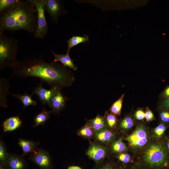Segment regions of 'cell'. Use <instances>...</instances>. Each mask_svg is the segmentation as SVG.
<instances>
[{
  "instance_id": "obj_16",
  "label": "cell",
  "mask_w": 169,
  "mask_h": 169,
  "mask_svg": "<svg viewBox=\"0 0 169 169\" xmlns=\"http://www.w3.org/2000/svg\"><path fill=\"white\" fill-rule=\"evenodd\" d=\"M18 144L22 149L23 156L29 153H33L37 149L36 143L31 141L20 139Z\"/></svg>"
},
{
  "instance_id": "obj_33",
  "label": "cell",
  "mask_w": 169,
  "mask_h": 169,
  "mask_svg": "<svg viewBox=\"0 0 169 169\" xmlns=\"http://www.w3.org/2000/svg\"><path fill=\"white\" fill-rule=\"evenodd\" d=\"M145 113V118L147 121H150L154 119V115L150 110H147Z\"/></svg>"
},
{
  "instance_id": "obj_34",
  "label": "cell",
  "mask_w": 169,
  "mask_h": 169,
  "mask_svg": "<svg viewBox=\"0 0 169 169\" xmlns=\"http://www.w3.org/2000/svg\"><path fill=\"white\" fill-rule=\"evenodd\" d=\"M161 105L164 108L169 109V98H164L161 102Z\"/></svg>"
},
{
  "instance_id": "obj_4",
  "label": "cell",
  "mask_w": 169,
  "mask_h": 169,
  "mask_svg": "<svg viewBox=\"0 0 169 169\" xmlns=\"http://www.w3.org/2000/svg\"><path fill=\"white\" fill-rule=\"evenodd\" d=\"M145 158L146 161L152 166H166L168 163L166 150L163 146L159 144L150 146L146 152Z\"/></svg>"
},
{
  "instance_id": "obj_24",
  "label": "cell",
  "mask_w": 169,
  "mask_h": 169,
  "mask_svg": "<svg viewBox=\"0 0 169 169\" xmlns=\"http://www.w3.org/2000/svg\"><path fill=\"white\" fill-rule=\"evenodd\" d=\"M93 128L90 125L87 124L82 128L79 131V134L85 137H90L93 134Z\"/></svg>"
},
{
  "instance_id": "obj_39",
  "label": "cell",
  "mask_w": 169,
  "mask_h": 169,
  "mask_svg": "<svg viewBox=\"0 0 169 169\" xmlns=\"http://www.w3.org/2000/svg\"><path fill=\"white\" fill-rule=\"evenodd\" d=\"M167 146L169 150V140L168 141V142H167Z\"/></svg>"
},
{
  "instance_id": "obj_11",
  "label": "cell",
  "mask_w": 169,
  "mask_h": 169,
  "mask_svg": "<svg viewBox=\"0 0 169 169\" xmlns=\"http://www.w3.org/2000/svg\"><path fill=\"white\" fill-rule=\"evenodd\" d=\"M5 164L8 169H26L27 167L23 157L16 155H9Z\"/></svg>"
},
{
  "instance_id": "obj_7",
  "label": "cell",
  "mask_w": 169,
  "mask_h": 169,
  "mask_svg": "<svg viewBox=\"0 0 169 169\" xmlns=\"http://www.w3.org/2000/svg\"><path fill=\"white\" fill-rule=\"evenodd\" d=\"M45 9L50 16V20L57 23L59 16L64 13L62 3L58 0H43Z\"/></svg>"
},
{
  "instance_id": "obj_1",
  "label": "cell",
  "mask_w": 169,
  "mask_h": 169,
  "mask_svg": "<svg viewBox=\"0 0 169 169\" xmlns=\"http://www.w3.org/2000/svg\"><path fill=\"white\" fill-rule=\"evenodd\" d=\"M13 69L10 78L15 76L37 77L51 88L70 87L75 80L73 74L66 67L54 61L48 63L42 59L41 55L39 59L35 57L33 59L26 58Z\"/></svg>"
},
{
  "instance_id": "obj_29",
  "label": "cell",
  "mask_w": 169,
  "mask_h": 169,
  "mask_svg": "<svg viewBox=\"0 0 169 169\" xmlns=\"http://www.w3.org/2000/svg\"><path fill=\"white\" fill-rule=\"evenodd\" d=\"M166 129L165 125L163 124H161L154 129V132L156 136L160 137L163 134Z\"/></svg>"
},
{
  "instance_id": "obj_8",
  "label": "cell",
  "mask_w": 169,
  "mask_h": 169,
  "mask_svg": "<svg viewBox=\"0 0 169 169\" xmlns=\"http://www.w3.org/2000/svg\"><path fill=\"white\" fill-rule=\"evenodd\" d=\"M147 139V133L141 125L137 126L134 132L126 138L130 144L134 147H141L145 145Z\"/></svg>"
},
{
  "instance_id": "obj_38",
  "label": "cell",
  "mask_w": 169,
  "mask_h": 169,
  "mask_svg": "<svg viewBox=\"0 0 169 169\" xmlns=\"http://www.w3.org/2000/svg\"><path fill=\"white\" fill-rule=\"evenodd\" d=\"M101 169H111L110 168V167L108 166H106L102 168Z\"/></svg>"
},
{
  "instance_id": "obj_14",
  "label": "cell",
  "mask_w": 169,
  "mask_h": 169,
  "mask_svg": "<svg viewBox=\"0 0 169 169\" xmlns=\"http://www.w3.org/2000/svg\"><path fill=\"white\" fill-rule=\"evenodd\" d=\"M51 52L54 55V59L53 61L55 62L57 61L61 62L62 64L66 67H68L74 71L76 70L77 67L74 63V60L70 58L69 53L67 52L65 54H58L50 49Z\"/></svg>"
},
{
  "instance_id": "obj_12",
  "label": "cell",
  "mask_w": 169,
  "mask_h": 169,
  "mask_svg": "<svg viewBox=\"0 0 169 169\" xmlns=\"http://www.w3.org/2000/svg\"><path fill=\"white\" fill-rule=\"evenodd\" d=\"M106 153V150L103 147L92 144L88 149L87 154L91 159L98 161L104 158Z\"/></svg>"
},
{
  "instance_id": "obj_25",
  "label": "cell",
  "mask_w": 169,
  "mask_h": 169,
  "mask_svg": "<svg viewBox=\"0 0 169 169\" xmlns=\"http://www.w3.org/2000/svg\"><path fill=\"white\" fill-rule=\"evenodd\" d=\"M9 155L7 151L6 148L3 141H0V163H5Z\"/></svg>"
},
{
  "instance_id": "obj_30",
  "label": "cell",
  "mask_w": 169,
  "mask_h": 169,
  "mask_svg": "<svg viewBox=\"0 0 169 169\" xmlns=\"http://www.w3.org/2000/svg\"><path fill=\"white\" fill-rule=\"evenodd\" d=\"M162 120L166 123L169 122V112L167 111H163L160 114Z\"/></svg>"
},
{
  "instance_id": "obj_21",
  "label": "cell",
  "mask_w": 169,
  "mask_h": 169,
  "mask_svg": "<svg viewBox=\"0 0 169 169\" xmlns=\"http://www.w3.org/2000/svg\"><path fill=\"white\" fill-rule=\"evenodd\" d=\"M114 136V133L107 129L98 131L96 134L97 139L104 143L110 141L113 138Z\"/></svg>"
},
{
  "instance_id": "obj_13",
  "label": "cell",
  "mask_w": 169,
  "mask_h": 169,
  "mask_svg": "<svg viewBox=\"0 0 169 169\" xmlns=\"http://www.w3.org/2000/svg\"><path fill=\"white\" fill-rule=\"evenodd\" d=\"M10 84L8 79L3 78L0 79V105L3 108L8 106L7 104V95L9 94Z\"/></svg>"
},
{
  "instance_id": "obj_15",
  "label": "cell",
  "mask_w": 169,
  "mask_h": 169,
  "mask_svg": "<svg viewBox=\"0 0 169 169\" xmlns=\"http://www.w3.org/2000/svg\"><path fill=\"white\" fill-rule=\"evenodd\" d=\"M22 122L18 116L10 117L3 122V127L4 132L12 131L20 127Z\"/></svg>"
},
{
  "instance_id": "obj_22",
  "label": "cell",
  "mask_w": 169,
  "mask_h": 169,
  "mask_svg": "<svg viewBox=\"0 0 169 169\" xmlns=\"http://www.w3.org/2000/svg\"><path fill=\"white\" fill-rule=\"evenodd\" d=\"M124 96V94H123L111 106L110 111L114 115H120Z\"/></svg>"
},
{
  "instance_id": "obj_5",
  "label": "cell",
  "mask_w": 169,
  "mask_h": 169,
  "mask_svg": "<svg viewBox=\"0 0 169 169\" xmlns=\"http://www.w3.org/2000/svg\"><path fill=\"white\" fill-rule=\"evenodd\" d=\"M37 13V27L34 33V37L44 38L48 32V26L45 18L44 4L43 0H33Z\"/></svg>"
},
{
  "instance_id": "obj_18",
  "label": "cell",
  "mask_w": 169,
  "mask_h": 169,
  "mask_svg": "<svg viewBox=\"0 0 169 169\" xmlns=\"http://www.w3.org/2000/svg\"><path fill=\"white\" fill-rule=\"evenodd\" d=\"M89 40V37L86 34H84L82 36H73L67 41L68 46L67 52L69 53L70 50L72 47L81 43H85L88 41Z\"/></svg>"
},
{
  "instance_id": "obj_32",
  "label": "cell",
  "mask_w": 169,
  "mask_h": 169,
  "mask_svg": "<svg viewBox=\"0 0 169 169\" xmlns=\"http://www.w3.org/2000/svg\"><path fill=\"white\" fill-rule=\"evenodd\" d=\"M145 113L141 110L136 111L135 114V118L139 120H142L145 118Z\"/></svg>"
},
{
  "instance_id": "obj_3",
  "label": "cell",
  "mask_w": 169,
  "mask_h": 169,
  "mask_svg": "<svg viewBox=\"0 0 169 169\" xmlns=\"http://www.w3.org/2000/svg\"><path fill=\"white\" fill-rule=\"evenodd\" d=\"M3 33L0 31V70L8 67L13 69L20 62L16 58L19 41Z\"/></svg>"
},
{
  "instance_id": "obj_2",
  "label": "cell",
  "mask_w": 169,
  "mask_h": 169,
  "mask_svg": "<svg viewBox=\"0 0 169 169\" xmlns=\"http://www.w3.org/2000/svg\"><path fill=\"white\" fill-rule=\"evenodd\" d=\"M37 25V13L33 0H18L0 13V31L23 29L34 34Z\"/></svg>"
},
{
  "instance_id": "obj_28",
  "label": "cell",
  "mask_w": 169,
  "mask_h": 169,
  "mask_svg": "<svg viewBox=\"0 0 169 169\" xmlns=\"http://www.w3.org/2000/svg\"><path fill=\"white\" fill-rule=\"evenodd\" d=\"M105 120L109 126L111 128L115 126L117 122L116 117L114 114H106L105 116Z\"/></svg>"
},
{
  "instance_id": "obj_27",
  "label": "cell",
  "mask_w": 169,
  "mask_h": 169,
  "mask_svg": "<svg viewBox=\"0 0 169 169\" xmlns=\"http://www.w3.org/2000/svg\"><path fill=\"white\" fill-rule=\"evenodd\" d=\"M18 0H0V13L15 3Z\"/></svg>"
},
{
  "instance_id": "obj_23",
  "label": "cell",
  "mask_w": 169,
  "mask_h": 169,
  "mask_svg": "<svg viewBox=\"0 0 169 169\" xmlns=\"http://www.w3.org/2000/svg\"><path fill=\"white\" fill-rule=\"evenodd\" d=\"M112 148L114 152L118 153L125 151L126 149V146L122 141L121 138H120L113 143Z\"/></svg>"
},
{
  "instance_id": "obj_17",
  "label": "cell",
  "mask_w": 169,
  "mask_h": 169,
  "mask_svg": "<svg viewBox=\"0 0 169 169\" xmlns=\"http://www.w3.org/2000/svg\"><path fill=\"white\" fill-rule=\"evenodd\" d=\"M11 95L13 97L17 98L22 103L24 108L30 105L35 106L37 104V101L33 100L32 98L33 95V93L30 95L28 94L27 92L23 95L20 94Z\"/></svg>"
},
{
  "instance_id": "obj_36",
  "label": "cell",
  "mask_w": 169,
  "mask_h": 169,
  "mask_svg": "<svg viewBox=\"0 0 169 169\" xmlns=\"http://www.w3.org/2000/svg\"><path fill=\"white\" fill-rule=\"evenodd\" d=\"M0 169H8L5 164L0 163Z\"/></svg>"
},
{
  "instance_id": "obj_20",
  "label": "cell",
  "mask_w": 169,
  "mask_h": 169,
  "mask_svg": "<svg viewBox=\"0 0 169 169\" xmlns=\"http://www.w3.org/2000/svg\"><path fill=\"white\" fill-rule=\"evenodd\" d=\"M90 126L97 131L105 129L106 126V122L104 118L99 115L94 119L89 121Z\"/></svg>"
},
{
  "instance_id": "obj_26",
  "label": "cell",
  "mask_w": 169,
  "mask_h": 169,
  "mask_svg": "<svg viewBox=\"0 0 169 169\" xmlns=\"http://www.w3.org/2000/svg\"><path fill=\"white\" fill-rule=\"evenodd\" d=\"M120 128L123 129H128L133 125V121L130 117L127 116L124 118L120 123Z\"/></svg>"
},
{
  "instance_id": "obj_10",
  "label": "cell",
  "mask_w": 169,
  "mask_h": 169,
  "mask_svg": "<svg viewBox=\"0 0 169 169\" xmlns=\"http://www.w3.org/2000/svg\"><path fill=\"white\" fill-rule=\"evenodd\" d=\"M61 89L57 88L51 100L49 106L52 109L51 112L58 113L65 107L66 103L68 99L62 92Z\"/></svg>"
},
{
  "instance_id": "obj_31",
  "label": "cell",
  "mask_w": 169,
  "mask_h": 169,
  "mask_svg": "<svg viewBox=\"0 0 169 169\" xmlns=\"http://www.w3.org/2000/svg\"><path fill=\"white\" fill-rule=\"evenodd\" d=\"M118 158L122 162L126 163L130 161V157L128 154L122 153L119 155Z\"/></svg>"
},
{
  "instance_id": "obj_6",
  "label": "cell",
  "mask_w": 169,
  "mask_h": 169,
  "mask_svg": "<svg viewBox=\"0 0 169 169\" xmlns=\"http://www.w3.org/2000/svg\"><path fill=\"white\" fill-rule=\"evenodd\" d=\"M29 159L40 169H52V162L49 153L42 149H37L32 153Z\"/></svg>"
},
{
  "instance_id": "obj_37",
  "label": "cell",
  "mask_w": 169,
  "mask_h": 169,
  "mask_svg": "<svg viewBox=\"0 0 169 169\" xmlns=\"http://www.w3.org/2000/svg\"><path fill=\"white\" fill-rule=\"evenodd\" d=\"M68 169H82L80 167L78 166H69Z\"/></svg>"
},
{
  "instance_id": "obj_9",
  "label": "cell",
  "mask_w": 169,
  "mask_h": 169,
  "mask_svg": "<svg viewBox=\"0 0 169 169\" xmlns=\"http://www.w3.org/2000/svg\"><path fill=\"white\" fill-rule=\"evenodd\" d=\"M43 82H41L34 90H32L33 94L37 95L38 100L44 105L50 106V100L57 87H53L49 90L45 89L42 86Z\"/></svg>"
},
{
  "instance_id": "obj_35",
  "label": "cell",
  "mask_w": 169,
  "mask_h": 169,
  "mask_svg": "<svg viewBox=\"0 0 169 169\" xmlns=\"http://www.w3.org/2000/svg\"><path fill=\"white\" fill-rule=\"evenodd\" d=\"M162 96L164 98H169V86L167 87L163 92Z\"/></svg>"
},
{
  "instance_id": "obj_19",
  "label": "cell",
  "mask_w": 169,
  "mask_h": 169,
  "mask_svg": "<svg viewBox=\"0 0 169 169\" xmlns=\"http://www.w3.org/2000/svg\"><path fill=\"white\" fill-rule=\"evenodd\" d=\"M50 113L43 107L41 111L35 117L33 126L44 125L49 119Z\"/></svg>"
}]
</instances>
